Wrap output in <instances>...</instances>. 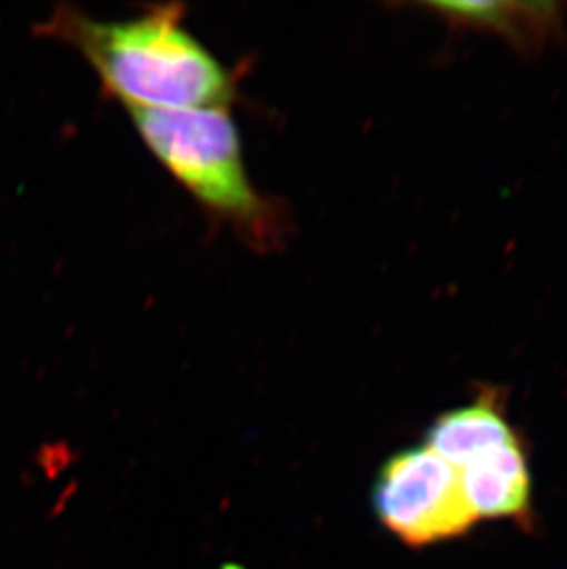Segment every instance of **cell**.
I'll return each instance as SVG.
<instances>
[{"label":"cell","instance_id":"1","mask_svg":"<svg viewBox=\"0 0 567 569\" xmlns=\"http://www.w3.org/2000/svg\"><path fill=\"white\" fill-rule=\"evenodd\" d=\"M44 28L80 50L103 89L129 109L226 108L232 98L227 70L182 27L181 6L128 21L63 8Z\"/></svg>","mask_w":567,"mask_h":569},{"label":"cell","instance_id":"2","mask_svg":"<svg viewBox=\"0 0 567 569\" xmlns=\"http://www.w3.org/2000/svg\"><path fill=\"white\" fill-rule=\"evenodd\" d=\"M157 161L212 214L262 237L268 204L252 189L226 108L129 109Z\"/></svg>","mask_w":567,"mask_h":569},{"label":"cell","instance_id":"3","mask_svg":"<svg viewBox=\"0 0 567 569\" xmlns=\"http://www.w3.org/2000/svg\"><path fill=\"white\" fill-rule=\"evenodd\" d=\"M372 506L381 523L411 548L462 537L477 521L459 470L426 445L400 451L384 465Z\"/></svg>","mask_w":567,"mask_h":569},{"label":"cell","instance_id":"4","mask_svg":"<svg viewBox=\"0 0 567 569\" xmlns=\"http://www.w3.org/2000/svg\"><path fill=\"white\" fill-rule=\"evenodd\" d=\"M422 8L457 32L504 38L519 54L535 56L563 38L567 4L560 2H426Z\"/></svg>","mask_w":567,"mask_h":569},{"label":"cell","instance_id":"5","mask_svg":"<svg viewBox=\"0 0 567 569\" xmlns=\"http://www.w3.org/2000/svg\"><path fill=\"white\" fill-rule=\"evenodd\" d=\"M460 483L474 515L530 521V470L524 442L516 436L476 451L459 468Z\"/></svg>","mask_w":567,"mask_h":569},{"label":"cell","instance_id":"6","mask_svg":"<svg viewBox=\"0 0 567 569\" xmlns=\"http://www.w3.org/2000/svg\"><path fill=\"white\" fill-rule=\"evenodd\" d=\"M498 389L487 387L474 402L440 415L429 428L426 446L459 468L476 451L516 436Z\"/></svg>","mask_w":567,"mask_h":569}]
</instances>
